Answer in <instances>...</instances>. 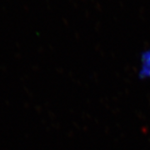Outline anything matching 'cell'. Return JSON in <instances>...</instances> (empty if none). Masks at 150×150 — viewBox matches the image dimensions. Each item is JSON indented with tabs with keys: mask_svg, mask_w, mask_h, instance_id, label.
Listing matches in <instances>:
<instances>
[{
	"mask_svg": "<svg viewBox=\"0 0 150 150\" xmlns=\"http://www.w3.org/2000/svg\"><path fill=\"white\" fill-rule=\"evenodd\" d=\"M139 74L141 78H150V50L142 55V68Z\"/></svg>",
	"mask_w": 150,
	"mask_h": 150,
	"instance_id": "6da1fadb",
	"label": "cell"
}]
</instances>
